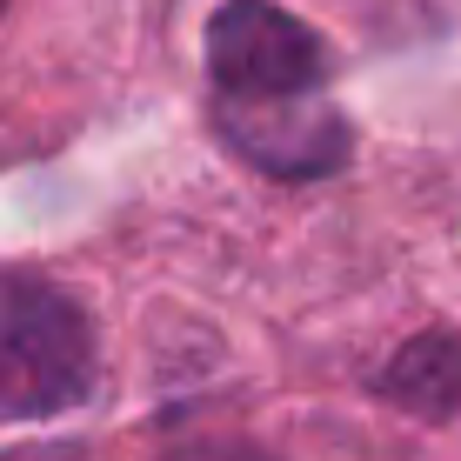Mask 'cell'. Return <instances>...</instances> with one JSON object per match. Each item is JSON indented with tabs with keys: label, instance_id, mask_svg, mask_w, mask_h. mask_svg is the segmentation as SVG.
<instances>
[{
	"label": "cell",
	"instance_id": "2",
	"mask_svg": "<svg viewBox=\"0 0 461 461\" xmlns=\"http://www.w3.org/2000/svg\"><path fill=\"white\" fill-rule=\"evenodd\" d=\"M208 87L214 121L328 101V47L275 0H228L208 21Z\"/></svg>",
	"mask_w": 461,
	"mask_h": 461
},
{
	"label": "cell",
	"instance_id": "5",
	"mask_svg": "<svg viewBox=\"0 0 461 461\" xmlns=\"http://www.w3.org/2000/svg\"><path fill=\"white\" fill-rule=\"evenodd\" d=\"M0 14H7V0H0Z\"/></svg>",
	"mask_w": 461,
	"mask_h": 461
},
{
	"label": "cell",
	"instance_id": "1",
	"mask_svg": "<svg viewBox=\"0 0 461 461\" xmlns=\"http://www.w3.org/2000/svg\"><path fill=\"white\" fill-rule=\"evenodd\" d=\"M101 388L94 321L41 275H0V421L68 415Z\"/></svg>",
	"mask_w": 461,
	"mask_h": 461
},
{
	"label": "cell",
	"instance_id": "4",
	"mask_svg": "<svg viewBox=\"0 0 461 461\" xmlns=\"http://www.w3.org/2000/svg\"><path fill=\"white\" fill-rule=\"evenodd\" d=\"M161 461H275V455L254 448V441H187V448H174Z\"/></svg>",
	"mask_w": 461,
	"mask_h": 461
},
{
	"label": "cell",
	"instance_id": "3",
	"mask_svg": "<svg viewBox=\"0 0 461 461\" xmlns=\"http://www.w3.org/2000/svg\"><path fill=\"white\" fill-rule=\"evenodd\" d=\"M381 394L421 421L461 415V335H415L381 368Z\"/></svg>",
	"mask_w": 461,
	"mask_h": 461
}]
</instances>
